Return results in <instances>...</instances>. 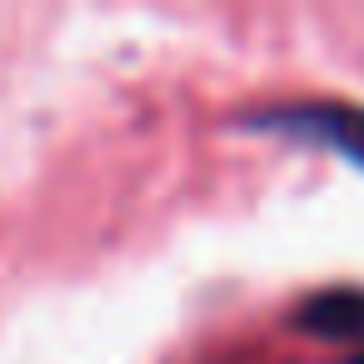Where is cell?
Returning a JSON list of instances; mask_svg holds the SVG:
<instances>
[{
    "label": "cell",
    "instance_id": "cell-3",
    "mask_svg": "<svg viewBox=\"0 0 364 364\" xmlns=\"http://www.w3.org/2000/svg\"><path fill=\"white\" fill-rule=\"evenodd\" d=\"M359 364H364V354H359Z\"/></svg>",
    "mask_w": 364,
    "mask_h": 364
},
{
    "label": "cell",
    "instance_id": "cell-1",
    "mask_svg": "<svg viewBox=\"0 0 364 364\" xmlns=\"http://www.w3.org/2000/svg\"><path fill=\"white\" fill-rule=\"evenodd\" d=\"M264 125L274 130H294V135H314L324 145H334L339 155L364 165V110H344V105H299V110H274L264 115Z\"/></svg>",
    "mask_w": 364,
    "mask_h": 364
},
{
    "label": "cell",
    "instance_id": "cell-2",
    "mask_svg": "<svg viewBox=\"0 0 364 364\" xmlns=\"http://www.w3.org/2000/svg\"><path fill=\"white\" fill-rule=\"evenodd\" d=\"M304 324H309L314 334H329V339L364 334V294H359V289H334V294H319V299L304 309Z\"/></svg>",
    "mask_w": 364,
    "mask_h": 364
}]
</instances>
